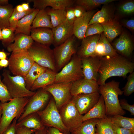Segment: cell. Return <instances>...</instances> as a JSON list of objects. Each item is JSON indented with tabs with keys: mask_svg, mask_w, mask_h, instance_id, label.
Returning a JSON list of instances; mask_svg holds the SVG:
<instances>
[{
	"mask_svg": "<svg viewBox=\"0 0 134 134\" xmlns=\"http://www.w3.org/2000/svg\"><path fill=\"white\" fill-rule=\"evenodd\" d=\"M35 9L34 8L29 10L21 12H17L14 8L9 19V27L15 31L18 21L25 16L33 12Z\"/></svg>",
	"mask_w": 134,
	"mask_h": 134,
	"instance_id": "obj_40",
	"label": "cell"
},
{
	"mask_svg": "<svg viewBox=\"0 0 134 134\" xmlns=\"http://www.w3.org/2000/svg\"><path fill=\"white\" fill-rule=\"evenodd\" d=\"M8 60L11 73L24 78L35 62L28 51L12 53Z\"/></svg>",
	"mask_w": 134,
	"mask_h": 134,
	"instance_id": "obj_9",
	"label": "cell"
},
{
	"mask_svg": "<svg viewBox=\"0 0 134 134\" xmlns=\"http://www.w3.org/2000/svg\"><path fill=\"white\" fill-rule=\"evenodd\" d=\"M112 117L107 116L99 119L96 125V134H114L111 121Z\"/></svg>",
	"mask_w": 134,
	"mask_h": 134,
	"instance_id": "obj_33",
	"label": "cell"
},
{
	"mask_svg": "<svg viewBox=\"0 0 134 134\" xmlns=\"http://www.w3.org/2000/svg\"><path fill=\"white\" fill-rule=\"evenodd\" d=\"M100 34H96L84 38L76 54L81 58L95 57L96 46Z\"/></svg>",
	"mask_w": 134,
	"mask_h": 134,
	"instance_id": "obj_19",
	"label": "cell"
},
{
	"mask_svg": "<svg viewBox=\"0 0 134 134\" xmlns=\"http://www.w3.org/2000/svg\"><path fill=\"white\" fill-rule=\"evenodd\" d=\"M73 24L66 20L52 29L53 44L55 47L62 44L74 35Z\"/></svg>",
	"mask_w": 134,
	"mask_h": 134,
	"instance_id": "obj_16",
	"label": "cell"
},
{
	"mask_svg": "<svg viewBox=\"0 0 134 134\" xmlns=\"http://www.w3.org/2000/svg\"><path fill=\"white\" fill-rule=\"evenodd\" d=\"M73 0H30L28 2H33L35 9L39 10L45 9L48 6H50L54 10L66 9L72 7L75 3Z\"/></svg>",
	"mask_w": 134,
	"mask_h": 134,
	"instance_id": "obj_18",
	"label": "cell"
},
{
	"mask_svg": "<svg viewBox=\"0 0 134 134\" xmlns=\"http://www.w3.org/2000/svg\"><path fill=\"white\" fill-rule=\"evenodd\" d=\"M115 9L109 4L103 5L101 9L95 13L90 20L89 25L94 24L104 23L116 19Z\"/></svg>",
	"mask_w": 134,
	"mask_h": 134,
	"instance_id": "obj_23",
	"label": "cell"
},
{
	"mask_svg": "<svg viewBox=\"0 0 134 134\" xmlns=\"http://www.w3.org/2000/svg\"><path fill=\"white\" fill-rule=\"evenodd\" d=\"M37 113L45 126L55 128L61 132L67 134L70 133L63 123L59 110L53 97L50 98L43 110Z\"/></svg>",
	"mask_w": 134,
	"mask_h": 134,
	"instance_id": "obj_5",
	"label": "cell"
},
{
	"mask_svg": "<svg viewBox=\"0 0 134 134\" xmlns=\"http://www.w3.org/2000/svg\"><path fill=\"white\" fill-rule=\"evenodd\" d=\"M57 73L47 68L35 80L31 86L30 90L34 91L54 83Z\"/></svg>",
	"mask_w": 134,
	"mask_h": 134,
	"instance_id": "obj_27",
	"label": "cell"
},
{
	"mask_svg": "<svg viewBox=\"0 0 134 134\" xmlns=\"http://www.w3.org/2000/svg\"><path fill=\"white\" fill-rule=\"evenodd\" d=\"M30 97L12 98L8 102L2 103L0 134L7 128L16 118L18 119L23 112Z\"/></svg>",
	"mask_w": 134,
	"mask_h": 134,
	"instance_id": "obj_3",
	"label": "cell"
},
{
	"mask_svg": "<svg viewBox=\"0 0 134 134\" xmlns=\"http://www.w3.org/2000/svg\"><path fill=\"white\" fill-rule=\"evenodd\" d=\"M112 123L117 126L131 131L134 132V118L116 115L112 117Z\"/></svg>",
	"mask_w": 134,
	"mask_h": 134,
	"instance_id": "obj_35",
	"label": "cell"
},
{
	"mask_svg": "<svg viewBox=\"0 0 134 134\" xmlns=\"http://www.w3.org/2000/svg\"><path fill=\"white\" fill-rule=\"evenodd\" d=\"M95 12L93 10L87 11L82 16L76 18L73 24V31L77 39H82L84 38L89 22Z\"/></svg>",
	"mask_w": 134,
	"mask_h": 134,
	"instance_id": "obj_20",
	"label": "cell"
},
{
	"mask_svg": "<svg viewBox=\"0 0 134 134\" xmlns=\"http://www.w3.org/2000/svg\"><path fill=\"white\" fill-rule=\"evenodd\" d=\"M37 130L24 127H17L16 134H31Z\"/></svg>",
	"mask_w": 134,
	"mask_h": 134,
	"instance_id": "obj_49",
	"label": "cell"
},
{
	"mask_svg": "<svg viewBox=\"0 0 134 134\" xmlns=\"http://www.w3.org/2000/svg\"><path fill=\"white\" fill-rule=\"evenodd\" d=\"M127 82L123 88L124 95L128 96L134 91V72L130 73L127 77Z\"/></svg>",
	"mask_w": 134,
	"mask_h": 134,
	"instance_id": "obj_43",
	"label": "cell"
},
{
	"mask_svg": "<svg viewBox=\"0 0 134 134\" xmlns=\"http://www.w3.org/2000/svg\"><path fill=\"white\" fill-rule=\"evenodd\" d=\"M118 54L103 33L100 34L96 46L95 57L101 58L104 57L114 56Z\"/></svg>",
	"mask_w": 134,
	"mask_h": 134,
	"instance_id": "obj_24",
	"label": "cell"
},
{
	"mask_svg": "<svg viewBox=\"0 0 134 134\" xmlns=\"http://www.w3.org/2000/svg\"><path fill=\"white\" fill-rule=\"evenodd\" d=\"M47 68L34 62L24 77L27 88L30 90L31 86L36 79Z\"/></svg>",
	"mask_w": 134,
	"mask_h": 134,
	"instance_id": "obj_30",
	"label": "cell"
},
{
	"mask_svg": "<svg viewBox=\"0 0 134 134\" xmlns=\"http://www.w3.org/2000/svg\"><path fill=\"white\" fill-rule=\"evenodd\" d=\"M2 75L3 77L2 81L12 98L30 97L35 93L36 92L27 88L23 77L12 76L9 70L6 69H3Z\"/></svg>",
	"mask_w": 134,
	"mask_h": 134,
	"instance_id": "obj_7",
	"label": "cell"
},
{
	"mask_svg": "<svg viewBox=\"0 0 134 134\" xmlns=\"http://www.w3.org/2000/svg\"><path fill=\"white\" fill-rule=\"evenodd\" d=\"M48 127H44L43 128L36 130L31 134H46Z\"/></svg>",
	"mask_w": 134,
	"mask_h": 134,
	"instance_id": "obj_54",
	"label": "cell"
},
{
	"mask_svg": "<svg viewBox=\"0 0 134 134\" xmlns=\"http://www.w3.org/2000/svg\"><path fill=\"white\" fill-rule=\"evenodd\" d=\"M72 83H53L43 88L53 96L58 110L72 99Z\"/></svg>",
	"mask_w": 134,
	"mask_h": 134,
	"instance_id": "obj_12",
	"label": "cell"
},
{
	"mask_svg": "<svg viewBox=\"0 0 134 134\" xmlns=\"http://www.w3.org/2000/svg\"><path fill=\"white\" fill-rule=\"evenodd\" d=\"M66 10V20L70 23L73 24L76 19L73 7L72 6L67 8Z\"/></svg>",
	"mask_w": 134,
	"mask_h": 134,
	"instance_id": "obj_46",
	"label": "cell"
},
{
	"mask_svg": "<svg viewBox=\"0 0 134 134\" xmlns=\"http://www.w3.org/2000/svg\"><path fill=\"white\" fill-rule=\"evenodd\" d=\"M77 38L73 35L53 49L56 69L57 72L71 60L77 53Z\"/></svg>",
	"mask_w": 134,
	"mask_h": 134,
	"instance_id": "obj_6",
	"label": "cell"
},
{
	"mask_svg": "<svg viewBox=\"0 0 134 134\" xmlns=\"http://www.w3.org/2000/svg\"><path fill=\"white\" fill-rule=\"evenodd\" d=\"M31 29L39 27H47L52 29L50 16L45 9L39 10L33 20Z\"/></svg>",
	"mask_w": 134,
	"mask_h": 134,
	"instance_id": "obj_31",
	"label": "cell"
},
{
	"mask_svg": "<svg viewBox=\"0 0 134 134\" xmlns=\"http://www.w3.org/2000/svg\"><path fill=\"white\" fill-rule=\"evenodd\" d=\"M59 111L63 123L70 133L77 129L83 122V115L79 113L71 99Z\"/></svg>",
	"mask_w": 134,
	"mask_h": 134,
	"instance_id": "obj_10",
	"label": "cell"
},
{
	"mask_svg": "<svg viewBox=\"0 0 134 134\" xmlns=\"http://www.w3.org/2000/svg\"><path fill=\"white\" fill-rule=\"evenodd\" d=\"M14 41L6 47L9 52L27 51L34 42L30 36L21 33L15 34Z\"/></svg>",
	"mask_w": 134,
	"mask_h": 134,
	"instance_id": "obj_22",
	"label": "cell"
},
{
	"mask_svg": "<svg viewBox=\"0 0 134 134\" xmlns=\"http://www.w3.org/2000/svg\"><path fill=\"white\" fill-rule=\"evenodd\" d=\"M131 134H134V132L132 133Z\"/></svg>",
	"mask_w": 134,
	"mask_h": 134,
	"instance_id": "obj_60",
	"label": "cell"
},
{
	"mask_svg": "<svg viewBox=\"0 0 134 134\" xmlns=\"http://www.w3.org/2000/svg\"><path fill=\"white\" fill-rule=\"evenodd\" d=\"M8 0H0V6L5 5L9 4Z\"/></svg>",
	"mask_w": 134,
	"mask_h": 134,
	"instance_id": "obj_57",
	"label": "cell"
},
{
	"mask_svg": "<svg viewBox=\"0 0 134 134\" xmlns=\"http://www.w3.org/2000/svg\"><path fill=\"white\" fill-rule=\"evenodd\" d=\"M17 120V118H15L1 134H16L17 131L16 124Z\"/></svg>",
	"mask_w": 134,
	"mask_h": 134,
	"instance_id": "obj_44",
	"label": "cell"
},
{
	"mask_svg": "<svg viewBox=\"0 0 134 134\" xmlns=\"http://www.w3.org/2000/svg\"><path fill=\"white\" fill-rule=\"evenodd\" d=\"M120 105L123 110L125 109L129 111L131 115H134V104H129L127 100L125 99H121L119 100Z\"/></svg>",
	"mask_w": 134,
	"mask_h": 134,
	"instance_id": "obj_45",
	"label": "cell"
},
{
	"mask_svg": "<svg viewBox=\"0 0 134 134\" xmlns=\"http://www.w3.org/2000/svg\"><path fill=\"white\" fill-rule=\"evenodd\" d=\"M45 9L50 17L53 28L58 26L66 20V9L54 10L50 8Z\"/></svg>",
	"mask_w": 134,
	"mask_h": 134,
	"instance_id": "obj_34",
	"label": "cell"
},
{
	"mask_svg": "<svg viewBox=\"0 0 134 134\" xmlns=\"http://www.w3.org/2000/svg\"><path fill=\"white\" fill-rule=\"evenodd\" d=\"M99 119H92L83 121L81 125L71 134H96L95 126Z\"/></svg>",
	"mask_w": 134,
	"mask_h": 134,
	"instance_id": "obj_32",
	"label": "cell"
},
{
	"mask_svg": "<svg viewBox=\"0 0 134 134\" xmlns=\"http://www.w3.org/2000/svg\"><path fill=\"white\" fill-rule=\"evenodd\" d=\"M15 34V31L10 27L2 29L1 41L3 46L6 48L14 42Z\"/></svg>",
	"mask_w": 134,
	"mask_h": 134,
	"instance_id": "obj_39",
	"label": "cell"
},
{
	"mask_svg": "<svg viewBox=\"0 0 134 134\" xmlns=\"http://www.w3.org/2000/svg\"><path fill=\"white\" fill-rule=\"evenodd\" d=\"M2 39V29L0 28V40Z\"/></svg>",
	"mask_w": 134,
	"mask_h": 134,
	"instance_id": "obj_59",
	"label": "cell"
},
{
	"mask_svg": "<svg viewBox=\"0 0 134 134\" xmlns=\"http://www.w3.org/2000/svg\"><path fill=\"white\" fill-rule=\"evenodd\" d=\"M101 24L103 29V33L109 42L120 35L123 31L121 24L116 19Z\"/></svg>",
	"mask_w": 134,
	"mask_h": 134,
	"instance_id": "obj_26",
	"label": "cell"
},
{
	"mask_svg": "<svg viewBox=\"0 0 134 134\" xmlns=\"http://www.w3.org/2000/svg\"><path fill=\"white\" fill-rule=\"evenodd\" d=\"M2 103L0 102V124L1 118L2 115Z\"/></svg>",
	"mask_w": 134,
	"mask_h": 134,
	"instance_id": "obj_58",
	"label": "cell"
},
{
	"mask_svg": "<svg viewBox=\"0 0 134 134\" xmlns=\"http://www.w3.org/2000/svg\"><path fill=\"white\" fill-rule=\"evenodd\" d=\"M46 134H67L61 132L59 130L53 127H48Z\"/></svg>",
	"mask_w": 134,
	"mask_h": 134,
	"instance_id": "obj_51",
	"label": "cell"
},
{
	"mask_svg": "<svg viewBox=\"0 0 134 134\" xmlns=\"http://www.w3.org/2000/svg\"><path fill=\"white\" fill-rule=\"evenodd\" d=\"M97 82L84 78L72 83L71 92L72 96L81 94H90L98 92Z\"/></svg>",
	"mask_w": 134,
	"mask_h": 134,
	"instance_id": "obj_17",
	"label": "cell"
},
{
	"mask_svg": "<svg viewBox=\"0 0 134 134\" xmlns=\"http://www.w3.org/2000/svg\"><path fill=\"white\" fill-rule=\"evenodd\" d=\"M28 51L35 62L57 72L53 49L49 46L34 42Z\"/></svg>",
	"mask_w": 134,
	"mask_h": 134,
	"instance_id": "obj_8",
	"label": "cell"
},
{
	"mask_svg": "<svg viewBox=\"0 0 134 134\" xmlns=\"http://www.w3.org/2000/svg\"><path fill=\"white\" fill-rule=\"evenodd\" d=\"M119 85V82L113 80L99 86L98 92L103 98L107 116L123 115L125 114L120 105L118 98L119 95L123 93L120 88Z\"/></svg>",
	"mask_w": 134,
	"mask_h": 134,
	"instance_id": "obj_2",
	"label": "cell"
},
{
	"mask_svg": "<svg viewBox=\"0 0 134 134\" xmlns=\"http://www.w3.org/2000/svg\"><path fill=\"white\" fill-rule=\"evenodd\" d=\"M12 98L5 85L1 80L0 74V101L2 103L9 101Z\"/></svg>",
	"mask_w": 134,
	"mask_h": 134,
	"instance_id": "obj_42",
	"label": "cell"
},
{
	"mask_svg": "<svg viewBox=\"0 0 134 134\" xmlns=\"http://www.w3.org/2000/svg\"><path fill=\"white\" fill-rule=\"evenodd\" d=\"M15 8L16 11L19 12H21L24 11L21 5H17Z\"/></svg>",
	"mask_w": 134,
	"mask_h": 134,
	"instance_id": "obj_56",
	"label": "cell"
},
{
	"mask_svg": "<svg viewBox=\"0 0 134 134\" xmlns=\"http://www.w3.org/2000/svg\"><path fill=\"white\" fill-rule=\"evenodd\" d=\"M117 11L122 16H128L134 13V1L126 0L122 2L119 5Z\"/></svg>",
	"mask_w": 134,
	"mask_h": 134,
	"instance_id": "obj_38",
	"label": "cell"
},
{
	"mask_svg": "<svg viewBox=\"0 0 134 134\" xmlns=\"http://www.w3.org/2000/svg\"><path fill=\"white\" fill-rule=\"evenodd\" d=\"M134 63L129 59L118 54L112 57L101 58L97 82L99 85H103L109 78L114 76L125 78L128 73L133 72Z\"/></svg>",
	"mask_w": 134,
	"mask_h": 134,
	"instance_id": "obj_1",
	"label": "cell"
},
{
	"mask_svg": "<svg viewBox=\"0 0 134 134\" xmlns=\"http://www.w3.org/2000/svg\"><path fill=\"white\" fill-rule=\"evenodd\" d=\"M9 63L8 59L0 60V70L8 67Z\"/></svg>",
	"mask_w": 134,
	"mask_h": 134,
	"instance_id": "obj_52",
	"label": "cell"
},
{
	"mask_svg": "<svg viewBox=\"0 0 134 134\" xmlns=\"http://www.w3.org/2000/svg\"><path fill=\"white\" fill-rule=\"evenodd\" d=\"M35 42L50 46L53 43L52 29L47 27L31 29L30 35Z\"/></svg>",
	"mask_w": 134,
	"mask_h": 134,
	"instance_id": "obj_21",
	"label": "cell"
},
{
	"mask_svg": "<svg viewBox=\"0 0 134 134\" xmlns=\"http://www.w3.org/2000/svg\"><path fill=\"white\" fill-rule=\"evenodd\" d=\"M13 10V6L11 4L0 6V28L9 27V19Z\"/></svg>",
	"mask_w": 134,
	"mask_h": 134,
	"instance_id": "obj_37",
	"label": "cell"
},
{
	"mask_svg": "<svg viewBox=\"0 0 134 134\" xmlns=\"http://www.w3.org/2000/svg\"><path fill=\"white\" fill-rule=\"evenodd\" d=\"M81 58L83 78L97 82L101 58L97 57H89Z\"/></svg>",
	"mask_w": 134,
	"mask_h": 134,
	"instance_id": "obj_14",
	"label": "cell"
},
{
	"mask_svg": "<svg viewBox=\"0 0 134 134\" xmlns=\"http://www.w3.org/2000/svg\"><path fill=\"white\" fill-rule=\"evenodd\" d=\"M105 107L102 96H100L98 101L87 113L83 115V121L92 119H102L105 118Z\"/></svg>",
	"mask_w": 134,
	"mask_h": 134,
	"instance_id": "obj_28",
	"label": "cell"
},
{
	"mask_svg": "<svg viewBox=\"0 0 134 134\" xmlns=\"http://www.w3.org/2000/svg\"><path fill=\"white\" fill-rule=\"evenodd\" d=\"M39 10L35 9L33 12L25 16L19 20L15 30V34L21 33L30 36L31 25Z\"/></svg>",
	"mask_w": 134,
	"mask_h": 134,
	"instance_id": "obj_25",
	"label": "cell"
},
{
	"mask_svg": "<svg viewBox=\"0 0 134 134\" xmlns=\"http://www.w3.org/2000/svg\"><path fill=\"white\" fill-rule=\"evenodd\" d=\"M116 0H75L76 5L83 7L87 11L93 10L95 8L102 4H109Z\"/></svg>",
	"mask_w": 134,
	"mask_h": 134,
	"instance_id": "obj_36",
	"label": "cell"
},
{
	"mask_svg": "<svg viewBox=\"0 0 134 134\" xmlns=\"http://www.w3.org/2000/svg\"><path fill=\"white\" fill-rule=\"evenodd\" d=\"M100 95L98 92L81 94L73 96L71 100L79 113H87L98 102Z\"/></svg>",
	"mask_w": 134,
	"mask_h": 134,
	"instance_id": "obj_13",
	"label": "cell"
},
{
	"mask_svg": "<svg viewBox=\"0 0 134 134\" xmlns=\"http://www.w3.org/2000/svg\"><path fill=\"white\" fill-rule=\"evenodd\" d=\"M10 54V53L6 52L3 49L0 50V60L8 59L7 57Z\"/></svg>",
	"mask_w": 134,
	"mask_h": 134,
	"instance_id": "obj_53",
	"label": "cell"
},
{
	"mask_svg": "<svg viewBox=\"0 0 134 134\" xmlns=\"http://www.w3.org/2000/svg\"><path fill=\"white\" fill-rule=\"evenodd\" d=\"M24 11H26L29 10L31 8H30L29 3H24L21 4Z\"/></svg>",
	"mask_w": 134,
	"mask_h": 134,
	"instance_id": "obj_55",
	"label": "cell"
},
{
	"mask_svg": "<svg viewBox=\"0 0 134 134\" xmlns=\"http://www.w3.org/2000/svg\"><path fill=\"white\" fill-rule=\"evenodd\" d=\"M103 31V28L101 24L94 23L89 25L86 30L84 38L96 34H100Z\"/></svg>",
	"mask_w": 134,
	"mask_h": 134,
	"instance_id": "obj_41",
	"label": "cell"
},
{
	"mask_svg": "<svg viewBox=\"0 0 134 134\" xmlns=\"http://www.w3.org/2000/svg\"><path fill=\"white\" fill-rule=\"evenodd\" d=\"M112 47L119 54L129 59L134 49L133 41L126 32L122 31L119 37L114 42Z\"/></svg>",
	"mask_w": 134,
	"mask_h": 134,
	"instance_id": "obj_15",
	"label": "cell"
},
{
	"mask_svg": "<svg viewBox=\"0 0 134 134\" xmlns=\"http://www.w3.org/2000/svg\"><path fill=\"white\" fill-rule=\"evenodd\" d=\"M112 127L114 134H131L132 133L129 130L119 127L113 123Z\"/></svg>",
	"mask_w": 134,
	"mask_h": 134,
	"instance_id": "obj_47",
	"label": "cell"
},
{
	"mask_svg": "<svg viewBox=\"0 0 134 134\" xmlns=\"http://www.w3.org/2000/svg\"><path fill=\"white\" fill-rule=\"evenodd\" d=\"M81 58L76 53L56 74L54 83H72L83 78Z\"/></svg>",
	"mask_w": 134,
	"mask_h": 134,
	"instance_id": "obj_4",
	"label": "cell"
},
{
	"mask_svg": "<svg viewBox=\"0 0 134 134\" xmlns=\"http://www.w3.org/2000/svg\"><path fill=\"white\" fill-rule=\"evenodd\" d=\"M16 126L17 127H24L35 130H38L45 127L37 112L29 114L20 121L17 122Z\"/></svg>",
	"mask_w": 134,
	"mask_h": 134,
	"instance_id": "obj_29",
	"label": "cell"
},
{
	"mask_svg": "<svg viewBox=\"0 0 134 134\" xmlns=\"http://www.w3.org/2000/svg\"><path fill=\"white\" fill-rule=\"evenodd\" d=\"M50 95L49 92L43 88L38 89L33 96L29 98L23 112L17 122L20 121L29 114L43 110L49 101Z\"/></svg>",
	"mask_w": 134,
	"mask_h": 134,
	"instance_id": "obj_11",
	"label": "cell"
},
{
	"mask_svg": "<svg viewBox=\"0 0 134 134\" xmlns=\"http://www.w3.org/2000/svg\"><path fill=\"white\" fill-rule=\"evenodd\" d=\"M73 8L74 13L76 18L82 16L86 11L83 7L79 5H76Z\"/></svg>",
	"mask_w": 134,
	"mask_h": 134,
	"instance_id": "obj_48",
	"label": "cell"
},
{
	"mask_svg": "<svg viewBox=\"0 0 134 134\" xmlns=\"http://www.w3.org/2000/svg\"><path fill=\"white\" fill-rule=\"evenodd\" d=\"M122 25L132 32L134 31V19L131 18L125 20L122 22Z\"/></svg>",
	"mask_w": 134,
	"mask_h": 134,
	"instance_id": "obj_50",
	"label": "cell"
}]
</instances>
